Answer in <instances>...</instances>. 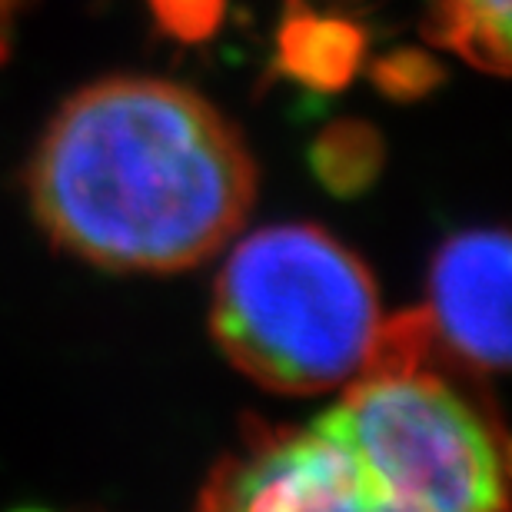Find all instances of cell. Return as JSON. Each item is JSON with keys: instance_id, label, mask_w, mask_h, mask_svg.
Segmentation results:
<instances>
[{"instance_id": "6", "label": "cell", "mask_w": 512, "mask_h": 512, "mask_svg": "<svg viewBox=\"0 0 512 512\" xmlns=\"http://www.w3.org/2000/svg\"><path fill=\"white\" fill-rule=\"evenodd\" d=\"M370 34L350 17L316 14L306 0H286V14L276 30L273 70L296 84L333 94L360 74Z\"/></svg>"}, {"instance_id": "1", "label": "cell", "mask_w": 512, "mask_h": 512, "mask_svg": "<svg viewBox=\"0 0 512 512\" xmlns=\"http://www.w3.org/2000/svg\"><path fill=\"white\" fill-rule=\"evenodd\" d=\"M37 223L114 273H177L243 227L256 167L237 127L180 84L110 77L77 90L30 163Z\"/></svg>"}, {"instance_id": "11", "label": "cell", "mask_w": 512, "mask_h": 512, "mask_svg": "<svg viewBox=\"0 0 512 512\" xmlns=\"http://www.w3.org/2000/svg\"><path fill=\"white\" fill-rule=\"evenodd\" d=\"M24 7V0H0V57L7 50V30H10V20H14L17 10Z\"/></svg>"}, {"instance_id": "2", "label": "cell", "mask_w": 512, "mask_h": 512, "mask_svg": "<svg viewBox=\"0 0 512 512\" xmlns=\"http://www.w3.org/2000/svg\"><path fill=\"white\" fill-rule=\"evenodd\" d=\"M383 313L373 273L310 223L263 227L217 276L213 336L250 380L310 396L363 373Z\"/></svg>"}, {"instance_id": "9", "label": "cell", "mask_w": 512, "mask_h": 512, "mask_svg": "<svg viewBox=\"0 0 512 512\" xmlns=\"http://www.w3.org/2000/svg\"><path fill=\"white\" fill-rule=\"evenodd\" d=\"M373 87L383 97L396 100V104H416V100L429 97L446 80V67L439 64L433 54L416 47L389 50L370 67Z\"/></svg>"}, {"instance_id": "10", "label": "cell", "mask_w": 512, "mask_h": 512, "mask_svg": "<svg viewBox=\"0 0 512 512\" xmlns=\"http://www.w3.org/2000/svg\"><path fill=\"white\" fill-rule=\"evenodd\" d=\"M163 34L180 44H203L220 30L227 0H147Z\"/></svg>"}, {"instance_id": "5", "label": "cell", "mask_w": 512, "mask_h": 512, "mask_svg": "<svg viewBox=\"0 0 512 512\" xmlns=\"http://www.w3.org/2000/svg\"><path fill=\"white\" fill-rule=\"evenodd\" d=\"M429 333L479 373L509 366V237L469 230L439 247L429 273Z\"/></svg>"}, {"instance_id": "7", "label": "cell", "mask_w": 512, "mask_h": 512, "mask_svg": "<svg viewBox=\"0 0 512 512\" xmlns=\"http://www.w3.org/2000/svg\"><path fill=\"white\" fill-rule=\"evenodd\" d=\"M423 34L486 74H509V0H426Z\"/></svg>"}, {"instance_id": "4", "label": "cell", "mask_w": 512, "mask_h": 512, "mask_svg": "<svg viewBox=\"0 0 512 512\" xmlns=\"http://www.w3.org/2000/svg\"><path fill=\"white\" fill-rule=\"evenodd\" d=\"M200 512H403L350 446L320 423L276 433L227 459Z\"/></svg>"}, {"instance_id": "3", "label": "cell", "mask_w": 512, "mask_h": 512, "mask_svg": "<svg viewBox=\"0 0 512 512\" xmlns=\"http://www.w3.org/2000/svg\"><path fill=\"white\" fill-rule=\"evenodd\" d=\"M366 376L320 416L403 512H506L503 439L423 366Z\"/></svg>"}, {"instance_id": "8", "label": "cell", "mask_w": 512, "mask_h": 512, "mask_svg": "<svg viewBox=\"0 0 512 512\" xmlns=\"http://www.w3.org/2000/svg\"><path fill=\"white\" fill-rule=\"evenodd\" d=\"M383 137L366 120H336L310 147V167L333 197H360L383 173Z\"/></svg>"}, {"instance_id": "12", "label": "cell", "mask_w": 512, "mask_h": 512, "mask_svg": "<svg viewBox=\"0 0 512 512\" xmlns=\"http://www.w3.org/2000/svg\"><path fill=\"white\" fill-rule=\"evenodd\" d=\"M17 512H47V509H17Z\"/></svg>"}]
</instances>
